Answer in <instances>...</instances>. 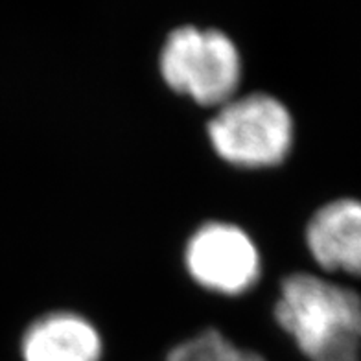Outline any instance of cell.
I'll return each instance as SVG.
<instances>
[{
  "mask_svg": "<svg viewBox=\"0 0 361 361\" xmlns=\"http://www.w3.org/2000/svg\"><path fill=\"white\" fill-rule=\"evenodd\" d=\"M276 323L310 361H361V297L310 273L281 284Z\"/></svg>",
  "mask_w": 361,
  "mask_h": 361,
  "instance_id": "6da1fadb",
  "label": "cell"
},
{
  "mask_svg": "<svg viewBox=\"0 0 361 361\" xmlns=\"http://www.w3.org/2000/svg\"><path fill=\"white\" fill-rule=\"evenodd\" d=\"M207 133L221 161L238 168H271L290 155L295 122L282 100L251 92L219 105Z\"/></svg>",
  "mask_w": 361,
  "mask_h": 361,
  "instance_id": "7a4b0ae2",
  "label": "cell"
},
{
  "mask_svg": "<svg viewBox=\"0 0 361 361\" xmlns=\"http://www.w3.org/2000/svg\"><path fill=\"white\" fill-rule=\"evenodd\" d=\"M159 71L173 92L203 107H219L234 98L242 81V57L219 30L180 26L164 41Z\"/></svg>",
  "mask_w": 361,
  "mask_h": 361,
  "instance_id": "3957f363",
  "label": "cell"
},
{
  "mask_svg": "<svg viewBox=\"0 0 361 361\" xmlns=\"http://www.w3.org/2000/svg\"><path fill=\"white\" fill-rule=\"evenodd\" d=\"M185 266L195 284L219 295H242L260 276V252L243 228L224 221L201 225L186 242Z\"/></svg>",
  "mask_w": 361,
  "mask_h": 361,
  "instance_id": "277c9868",
  "label": "cell"
},
{
  "mask_svg": "<svg viewBox=\"0 0 361 361\" xmlns=\"http://www.w3.org/2000/svg\"><path fill=\"white\" fill-rule=\"evenodd\" d=\"M306 245L319 267L361 276V201L336 200L315 212Z\"/></svg>",
  "mask_w": 361,
  "mask_h": 361,
  "instance_id": "5b68a950",
  "label": "cell"
},
{
  "mask_svg": "<svg viewBox=\"0 0 361 361\" xmlns=\"http://www.w3.org/2000/svg\"><path fill=\"white\" fill-rule=\"evenodd\" d=\"M20 354L24 361H100L104 341L89 319L54 312L26 330Z\"/></svg>",
  "mask_w": 361,
  "mask_h": 361,
  "instance_id": "8992f818",
  "label": "cell"
},
{
  "mask_svg": "<svg viewBox=\"0 0 361 361\" xmlns=\"http://www.w3.org/2000/svg\"><path fill=\"white\" fill-rule=\"evenodd\" d=\"M164 361H266L257 352L234 345L221 332L207 328L180 341L166 354Z\"/></svg>",
  "mask_w": 361,
  "mask_h": 361,
  "instance_id": "52a82bcc",
  "label": "cell"
}]
</instances>
